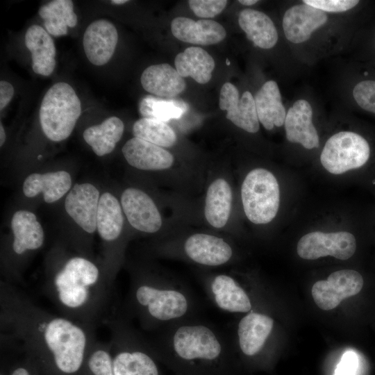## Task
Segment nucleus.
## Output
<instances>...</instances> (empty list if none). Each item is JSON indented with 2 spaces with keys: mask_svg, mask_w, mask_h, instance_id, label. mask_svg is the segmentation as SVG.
Segmentation results:
<instances>
[{
  "mask_svg": "<svg viewBox=\"0 0 375 375\" xmlns=\"http://www.w3.org/2000/svg\"><path fill=\"white\" fill-rule=\"evenodd\" d=\"M1 340L19 344L26 358L46 375H80L97 340L96 327L36 304L13 284H0Z\"/></svg>",
  "mask_w": 375,
  "mask_h": 375,
  "instance_id": "obj_1",
  "label": "nucleus"
},
{
  "mask_svg": "<svg viewBox=\"0 0 375 375\" xmlns=\"http://www.w3.org/2000/svg\"><path fill=\"white\" fill-rule=\"evenodd\" d=\"M148 339L161 364L174 374L235 375L227 337L194 317L169 324Z\"/></svg>",
  "mask_w": 375,
  "mask_h": 375,
  "instance_id": "obj_2",
  "label": "nucleus"
},
{
  "mask_svg": "<svg viewBox=\"0 0 375 375\" xmlns=\"http://www.w3.org/2000/svg\"><path fill=\"white\" fill-rule=\"evenodd\" d=\"M112 285L104 269L75 255L51 258L42 288L60 315L97 328L108 318Z\"/></svg>",
  "mask_w": 375,
  "mask_h": 375,
  "instance_id": "obj_3",
  "label": "nucleus"
},
{
  "mask_svg": "<svg viewBox=\"0 0 375 375\" xmlns=\"http://www.w3.org/2000/svg\"><path fill=\"white\" fill-rule=\"evenodd\" d=\"M126 304L130 317L135 318L141 328L149 332L194 317L197 308L189 287L148 272L133 276Z\"/></svg>",
  "mask_w": 375,
  "mask_h": 375,
  "instance_id": "obj_4",
  "label": "nucleus"
},
{
  "mask_svg": "<svg viewBox=\"0 0 375 375\" xmlns=\"http://www.w3.org/2000/svg\"><path fill=\"white\" fill-rule=\"evenodd\" d=\"M114 375H163L147 338L133 328L128 318L108 317Z\"/></svg>",
  "mask_w": 375,
  "mask_h": 375,
  "instance_id": "obj_5",
  "label": "nucleus"
},
{
  "mask_svg": "<svg viewBox=\"0 0 375 375\" xmlns=\"http://www.w3.org/2000/svg\"><path fill=\"white\" fill-rule=\"evenodd\" d=\"M81 114V103L72 87L67 83L53 85L44 94L40 109L43 133L51 141L67 139Z\"/></svg>",
  "mask_w": 375,
  "mask_h": 375,
  "instance_id": "obj_6",
  "label": "nucleus"
},
{
  "mask_svg": "<svg viewBox=\"0 0 375 375\" xmlns=\"http://www.w3.org/2000/svg\"><path fill=\"white\" fill-rule=\"evenodd\" d=\"M244 213L256 224L270 222L276 215L280 190L276 177L269 171L257 168L245 177L241 188Z\"/></svg>",
  "mask_w": 375,
  "mask_h": 375,
  "instance_id": "obj_7",
  "label": "nucleus"
},
{
  "mask_svg": "<svg viewBox=\"0 0 375 375\" xmlns=\"http://www.w3.org/2000/svg\"><path fill=\"white\" fill-rule=\"evenodd\" d=\"M369 156V145L362 136L351 131H341L326 141L320 161L328 172L341 174L363 166Z\"/></svg>",
  "mask_w": 375,
  "mask_h": 375,
  "instance_id": "obj_8",
  "label": "nucleus"
},
{
  "mask_svg": "<svg viewBox=\"0 0 375 375\" xmlns=\"http://www.w3.org/2000/svg\"><path fill=\"white\" fill-rule=\"evenodd\" d=\"M202 283L206 294L220 310L229 313H248L253 310L250 293L231 275L208 276Z\"/></svg>",
  "mask_w": 375,
  "mask_h": 375,
  "instance_id": "obj_9",
  "label": "nucleus"
},
{
  "mask_svg": "<svg viewBox=\"0 0 375 375\" xmlns=\"http://www.w3.org/2000/svg\"><path fill=\"white\" fill-rule=\"evenodd\" d=\"M356 248V238L349 232L314 231L299 240L297 251L299 257L306 260H315L327 256L347 260L354 254Z\"/></svg>",
  "mask_w": 375,
  "mask_h": 375,
  "instance_id": "obj_10",
  "label": "nucleus"
},
{
  "mask_svg": "<svg viewBox=\"0 0 375 375\" xmlns=\"http://www.w3.org/2000/svg\"><path fill=\"white\" fill-rule=\"evenodd\" d=\"M363 283L362 276L355 270L336 271L331 274L327 280L314 283L311 290L312 297L319 308L332 310L344 299L359 293Z\"/></svg>",
  "mask_w": 375,
  "mask_h": 375,
  "instance_id": "obj_11",
  "label": "nucleus"
},
{
  "mask_svg": "<svg viewBox=\"0 0 375 375\" xmlns=\"http://www.w3.org/2000/svg\"><path fill=\"white\" fill-rule=\"evenodd\" d=\"M274 324L271 317L255 310L244 315L236 327L237 346L241 354L249 358L259 356L272 333Z\"/></svg>",
  "mask_w": 375,
  "mask_h": 375,
  "instance_id": "obj_12",
  "label": "nucleus"
},
{
  "mask_svg": "<svg viewBox=\"0 0 375 375\" xmlns=\"http://www.w3.org/2000/svg\"><path fill=\"white\" fill-rule=\"evenodd\" d=\"M11 228L12 240L10 251L12 257V267L7 278L8 281L14 262H19L23 257L40 249L44 241V233L42 225L35 215L28 210L16 211L12 217Z\"/></svg>",
  "mask_w": 375,
  "mask_h": 375,
  "instance_id": "obj_13",
  "label": "nucleus"
},
{
  "mask_svg": "<svg viewBox=\"0 0 375 375\" xmlns=\"http://www.w3.org/2000/svg\"><path fill=\"white\" fill-rule=\"evenodd\" d=\"M124 213L131 226L147 233L158 231L162 219L152 199L140 189L128 188L121 197Z\"/></svg>",
  "mask_w": 375,
  "mask_h": 375,
  "instance_id": "obj_14",
  "label": "nucleus"
},
{
  "mask_svg": "<svg viewBox=\"0 0 375 375\" xmlns=\"http://www.w3.org/2000/svg\"><path fill=\"white\" fill-rule=\"evenodd\" d=\"M184 256L198 265L217 267L227 264L233 256V249L222 238L206 233H194L183 242Z\"/></svg>",
  "mask_w": 375,
  "mask_h": 375,
  "instance_id": "obj_15",
  "label": "nucleus"
},
{
  "mask_svg": "<svg viewBox=\"0 0 375 375\" xmlns=\"http://www.w3.org/2000/svg\"><path fill=\"white\" fill-rule=\"evenodd\" d=\"M219 108L226 111V118L238 127L251 133L260 128L254 97L244 92L240 98L237 88L229 82L225 83L220 90Z\"/></svg>",
  "mask_w": 375,
  "mask_h": 375,
  "instance_id": "obj_16",
  "label": "nucleus"
},
{
  "mask_svg": "<svg viewBox=\"0 0 375 375\" xmlns=\"http://www.w3.org/2000/svg\"><path fill=\"white\" fill-rule=\"evenodd\" d=\"M99 192L91 183L76 184L68 192L65 201L67 215L85 233L97 230V215Z\"/></svg>",
  "mask_w": 375,
  "mask_h": 375,
  "instance_id": "obj_17",
  "label": "nucleus"
},
{
  "mask_svg": "<svg viewBox=\"0 0 375 375\" xmlns=\"http://www.w3.org/2000/svg\"><path fill=\"white\" fill-rule=\"evenodd\" d=\"M118 41L117 31L110 22H92L83 35V49L89 61L97 66L106 64L112 56Z\"/></svg>",
  "mask_w": 375,
  "mask_h": 375,
  "instance_id": "obj_18",
  "label": "nucleus"
},
{
  "mask_svg": "<svg viewBox=\"0 0 375 375\" xmlns=\"http://www.w3.org/2000/svg\"><path fill=\"white\" fill-rule=\"evenodd\" d=\"M328 19L326 12L305 3L288 8L283 18L286 38L298 44L308 40L311 34Z\"/></svg>",
  "mask_w": 375,
  "mask_h": 375,
  "instance_id": "obj_19",
  "label": "nucleus"
},
{
  "mask_svg": "<svg viewBox=\"0 0 375 375\" xmlns=\"http://www.w3.org/2000/svg\"><path fill=\"white\" fill-rule=\"evenodd\" d=\"M122 151L131 166L142 170L165 169L174 162L172 154L163 147L135 137L124 144Z\"/></svg>",
  "mask_w": 375,
  "mask_h": 375,
  "instance_id": "obj_20",
  "label": "nucleus"
},
{
  "mask_svg": "<svg viewBox=\"0 0 375 375\" xmlns=\"http://www.w3.org/2000/svg\"><path fill=\"white\" fill-rule=\"evenodd\" d=\"M312 117L310 104L304 99L296 101L286 113L284 122L288 140L299 143L308 149L317 148L319 139Z\"/></svg>",
  "mask_w": 375,
  "mask_h": 375,
  "instance_id": "obj_21",
  "label": "nucleus"
},
{
  "mask_svg": "<svg viewBox=\"0 0 375 375\" xmlns=\"http://www.w3.org/2000/svg\"><path fill=\"white\" fill-rule=\"evenodd\" d=\"M171 31L178 40L188 43L210 45L220 42L226 35L225 28L211 19H199L178 17L171 23Z\"/></svg>",
  "mask_w": 375,
  "mask_h": 375,
  "instance_id": "obj_22",
  "label": "nucleus"
},
{
  "mask_svg": "<svg viewBox=\"0 0 375 375\" xmlns=\"http://www.w3.org/2000/svg\"><path fill=\"white\" fill-rule=\"evenodd\" d=\"M140 81L147 92L168 99L176 97L186 88L184 78L167 63L148 67L142 72Z\"/></svg>",
  "mask_w": 375,
  "mask_h": 375,
  "instance_id": "obj_23",
  "label": "nucleus"
},
{
  "mask_svg": "<svg viewBox=\"0 0 375 375\" xmlns=\"http://www.w3.org/2000/svg\"><path fill=\"white\" fill-rule=\"evenodd\" d=\"M72 186L70 174L63 170L28 175L23 183L24 194L29 198L41 193L46 203H51L62 198Z\"/></svg>",
  "mask_w": 375,
  "mask_h": 375,
  "instance_id": "obj_24",
  "label": "nucleus"
},
{
  "mask_svg": "<svg viewBox=\"0 0 375 375\" xmlns=\"http://www.w3.org/2000/svg\"><path fill=\"white\" fill-rule=\"evenodd\" d=\"M25 44L31 53L32 68L35 74L49 76L56 65V47L48 32L39 25H32L25 34Z\"/></svg>",
  "mask_w": 375,
  "mask_h": 375,
  "instance_id": "obj_25",
  "label": "nucleus"
},
{
  "mask_svg": "<svg viewBox=\"0 0 375 375\" xmlns=\"http://www.w3.org/2000/svg\"><path fill=\"white\" fill-rule=\"evenodd\" d=\"M259 122L267 130L284 124L286 111L281 101L277 83L268 81L263 84L254 97Z\"/></svg>",
  "mask_w": 375,
  "mask_h": 375,
  "instance_id": "obj_26",
  "label": "nucleus"
},
{
  "mask_svg": "<svg viewBox=\"0 0 375 375\" xmlns=\"http://www.w3.org/2000/svg\"><path fill=\"white\" fill-rule=\"evenodd\" d=\"M238 24L247 38L256 47L271 49L277 42L278 33L272 20L264 12L244 9L238 17Z\"/></svg>",
  "mask_w": 375,
  "mask_h": 375,
  "instance_id": "obj_27",
  "label": "nucleus"
},
{
  "mask_svg": "<svg viewBox=\"0 0 375 375\" xmlns=\"http://www.w3.org/2000/svg\"><path fill=\"white\" fill-rule=\"evenodd\" d=\"M122 211L121 203L113 194L104 192L100 196L97 230L103 242L114 243L119 238L124 224Z\"/></svg>",
  "mask_w": 375,
  "mask_h": 375,
  "instance_id": "obj_28",
  "label": "nucleus"
},
{
  "mask_svg": "<svg viewBox=\"0 0 375 375\" xmlns=\"http://www.w3.org/2000/svg\"><path fill=\"white\" fill-rule=\"evenodd\" d=\"M232 192L228 183L223 178L215 180L208 188L204 214L207 222L213 227H224L230 217Z\"/></svg>",
  "mask_w": 375,
  "mask_h": 375,
  "instance_id": "obj_29",
  "label": "nucleus"
},
{
  "mask_svg": "<svg viewBox=\"0 0 375 375\" xmlns=\"http://www.w3.org/2000/svg\"><path fill=\"white\" fill-rule=\"evenodd\" d=\"M174 64L183 78L191 77L200 84H205L211 79L215 66L212 57L198 47H190L178 53Z\"/></svg>",
  "mask_w": 375,
  "mask_h": 375,
  "instance_id": "obj_30",
  "label": "nucleus"
},
{
  "mask_svg": "<svg viewBox=\"0 0 375 375\" xmlns=\"http://www.w3.org/2000/svg\"><path fill=\"white\" fill-rule=\"evenodd\" d=\"M124 130L123 122L117 117H110L100 124L86 128L83 136L97 156H103L114 150Z\"/></svg>",
  "mask_w": 375,
  "mask_h": 375,
  "instance_id": "obj_31",
  "label": "nucleus"
},
{
  "mask_svg": "<svg viewBox=\"0 0 375 375\" xmlns=\"http://www.w3.org/2000/svg\"><path fill=\"white\" fill-rule=\"evenodd\" d=\"M38 13L44 19L47 32L56 37L66 35L67 28H73L77 24V16L71 0L52 1L42 6Z\"/></svg>",
  "mask_w": 375,
  "mask_h": 375,
  "instance_id": "obj_32",
  "label": "nucleus"
},
{
  "mask_svg": "<svg viewBox=\"0 0 375 375\" xmlns=\"http://www.w3.org/2000/svg\"><path fill=\"white\" fill-rule=\"evenodd\" d=\"M135 138L144 140L161 147H171L177 140L174 131L165 122L152 118L143 117L133 126Z\"/></svg>",
  "mask_w": 375,
  "mask_h": 375,
  "instance_id": "obj_33",
  "label": "nucleus"
},
{
  "mask_svg": "<svg viewBox=\"0 0 375 375\" xmlns=\"http://www.w3.org/2000/svg\"><path fill=\"white\" fill-rule=\"evenodd\" d=\"M188 109V105L182 100L165 99L153 96L144 97L140 103V112L143 117L164 122L180 118Z\"/></svg>",
  "mask_w": 375,
  "mask_h": 375,
  "instance_id": "obj_34",
  "label": "nucleus"
},
{
  "mask_svg": "<svg viewBox=\"0 0 375 375\" xmlns=\"http://www.w3.org/2000/svg\"><path fill=\"white\" fill-rule=\"evenodd\" d=\"M80 375H114L109 341H96L88 355Z\"/></svg>",
  "mask_w": 375,
  "mask_h": 375,
  "instance_id": "obj_35",
  "label": "nucleus"
},
{
  "mask_svg": "<svg viewBox=\"0 0 375 375\" xmlns=\"http://www.w3.org/2000/svg\"><path fill=\"white\" fill-rule=\"evenodd\" d=\"M353 96L362 109L375 114V81H362L353 90Z\"/></svg>",
  "mask_w": 375,
  "mask_h": 375,
  "instance_id": "obj_36",
  "label": "nucleus"
},
{
  "mask_svg": "<svg viewBox=\"0 0 375 375\" xmlns=\"http://www.w3.org/2000/svg\"><path fill=\"white\" fill-rule=\"evenodd\" d=\"M226 0H190L189 6L199 17L212 18L219 15L227 4Z\"/></svg>",
  "mask_w": 375,
  "mask_h": 375,
  "instance_id": "obj_37",
  "label": "nucleus"
},
{
  "mask_svg": "<svg viewBox=\"0 0 375 375\" xmlns=\"http://www.w3.org/2000/svg\"><path fill=\"white\" fill-rule=\"evenodd\" d=\"M303 3L317 8L324 12H341L355 7L359 1L356 0H304Z\"/></svg>",
  "mask_w": 375,
  "mask_h": 375,
  "instance_id": "obj_38",
  "label": "nucleus"
},
{
  "mask_svg": "<svg viewBox=\"0 0 375 375\" xmlns=\"http://www.w3.org/2000/svg\"><path fill=\"white\" fill-rule=\"evenodd\" d=\"M358 365L356 354L353 351H347L338 363L334 375H355Z\"/></svg>",
  "mask_w": 375,
  "mask_h": 375,
  "instance_id": "obj_39",
  "label": "nucleus"
},
{
  "mask_svg": "<svg viewBox=\"0 0 375 375\" xmlns=\"http://www.w3.org/2000/svg\"><path fill=\"white\" fill-rule=\"evenodd\" d=\"M41 372L28 359L23 363L15 365L9 375H40Z\"/></svg>",
  "mask_w": 375,
  "mask_h": 375,
  "instance_id": "obj_40",
  "label": "nucleus"
},
{
  "mask_svg": "<svg viewBox=\"0 0 375 375\" xmlns=\"http://www.w3.org/2000/svg\"><path fill=\"white\" fill-rule=\"evenodd\" d=\"M14 94V88L8 81L0 82V110H2L10 101Z\"/></svg>",
  "mask_w": 375,
  "mask_h": 375,
  "instance_id": "obj_41",
  "label": "nucleus"
},
{
  "mask_svg": "<svg viewBox=\"0 0 375 375\" xmlns=\"http://www.w3.org/2000/svg\"><path fill=\"white\" fill-rule=\"evenodd\" d=\"M6 135L2 123L0 124V146L2 147L6 141Z\"/></svg>",
  "mask_w": 375,
  "mask_h": 375,
  "instance_id": "obj_42",
  "label": "nucleus"
},
{
  "mask_svg": "<svg viewBox=\"0 0 375 375\" xmlns=\"http://www.w3.org/2000/svg\"><path fill=\"white\" fill-rule=\"evenodd\" d=\"M238 2L244 6H252L255 4L256 3L258 2V1L257 0H239Z\"/></svg>",
  "mask_w": 375,
  "mask_h": 375,
  "instance_id": "obj_43",
  "label": "nucleus"
},
{
  "mask_svg": "<svg viewBox=\"0 0 375 375\" xmlns=\"http://www.w3.org/2000/svg\"><path fill=\"white\" fill-rule=\"evenodd\" d=\"M127 0H112L110 2L113 4L121 5L127 3Z\"/></svg>",
  "mask_w": 375,
  "mask_h": 375,
  "instance_id": "obj_44",
  "label": "nucleus"
},
{
  "mask_svg": "<svg viewBox=\"0 0 375 375\" xmlns=\"http://www.w3.org/2000/svg\"><path fill=\"white\" fill-rule=\"evenodd\" d=\"M226 63H227L228 65H229L230 62H229L228 60H226Z\"/></svg>",
  "mask_w": 375,
  "mask_h": 375,
  "instance_id": "obj_45",
  "label": "nucleus"
},
{
  "mask_svg": "<svg viewBox=\"0 0 375 375\" xmlns=\"http://www.w3.org/2000/svg\"><path fill=\"white\" fill-rule=\"evenodd\" d=\"M1 375H4V374H3V373L1 372Z\"/></svg>",
  "mask_w": 375,
  "mask_h": 375,
  "instance_id": "obj_46",
  "label": "nucleus"
},
{
  "mask_svg": "<svg viewBox=\"0 0 375 375\" xmlns=\"http://www.w3.org/2000/svg\"><path fill=\"white\" fill-rule=\"evenodd\" d=\"M174 375H181V374H174Z\"/></svg>",
  "mask_w": 375,
  "mask_h": 375,
  "instance_id": "obj_47",
  "label": "nucleus"
}]
</instances>
